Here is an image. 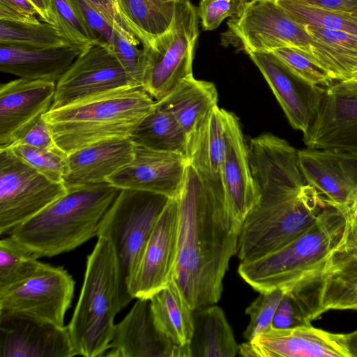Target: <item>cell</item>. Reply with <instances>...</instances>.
Segmentation results:
<instances>
[{
  "label": "cell",
  "mask_w": 357,
  "mask_h": 357,
  "mask_svg": "<svg viewBox=\"0 0 357 357\" xmlns=\"http://www.w3.org/2000/svg\"><path fill=\"white\" fill-rule=\"evenodd\" d=\"M176 197L178 257L173 280L195 310L220 300L229 261L237 254L242 222L227 202L213 197L189 164Z\"/></svg>",
  "instance_id": "obj_1"
},
{
  "label": "cell",
  "mask_w": 357,
  "mask_h": 357,
  "mask_svg": "<svg viewBox=\"0 0 357 357\" xmlns=\"http://www.w3.org/2000/svg\"><path fill=\"white\" fill-rule=\"evenodd\" d=\"M155 103L142 86L126 87L50 109L43 118L56 145L68 155L98 142L130 138Z\"/></svg>",
  "instance_id": "obj_2"
},
{
  "label": "cell",
  "mask_w": 357,
  "mask_h": 357,
  "mask_svg": "<svg viewBox=\"0 0 357 357\" xmlns=\"http://www.w3.org/2000/svg\"><path fill=\"white\" fill-rule=\"evenodd\" d=\"M121 189L108 182L68 190V193L9 234L39 257L80 246L98 232Z\"/></svg>",
  "instance_id": "obj_3"
},
{
  "label": "cell",
  "mask_w": 357,
  "mask_h": 357,
  "mask_svg": "<svg viewBox=\"0 0 357 357\" xmlns=\"http://www.w3.org/2000/svg\"><path fill=\"white\" fill-rule=\"evenodd\" d=\"M119 312L115 255L108 241L98 237L87 257L80 295L67 326L77 356H105Z\"/></svg>",
  "instance_id": "obj_4"
},
{
  "label": "cell",
  "mask_w": 357,
  "mask_h": 357,
  "mask_svg": "<svg viewBox=\"0 0 357 357\" xmlns=\"http://www.w3.org/2000/svg\"><path fill=\"white\" fill-rule=\"evenodd\" d=\"M345 222L346 213L327 206L304 233L272 252L241 262L238 272L259 293L287 290L327 257L342 236Z\"/></svg>",
  "instance_id": "obj_5"
},
{
  "label": "cell",
  "mask_w": 357,
  "mask_h": 357,
  "mask_svg": "<svg viewBox=\"0 0 357 357\" xmlns=\"http://www.w3.org/2000/svg\"><path fill=\"white\" fill-rule=\"evenodd\" d=\"M169 199L122 189L102 220L97 237L107 240L115 255L119 312L133 299L132 283L155 224Z\"/></svg>",
  "instance_id": "obj_6"
},
{
  "label": "cell",
  "mask_w": 357,
  "mask_h": 357,
  "mask_svg": "<svg viewBox=\"0 0 357 357\" xmlns=\"http://www.w3.org/2000/svg\"><path fill=\"white\" fill-rule=\"evenodd\" d=\"M328 205L310 185L259 199L243 220L237 256L242 261L259 258L294 240L309 229Z\"/></svg>",
  "instance_id": "obj_7"
},
{
  "label": "cell",
  "mask_w": 357,
  "mask_h": 357,
  "mask_svg": "<svg viewBox=\"0 0 357 357\" xmlns=\"http://www.w3.org/2000/svg\"><path fill=\"white\" fill-rule=\"evenodd\" d=\"M288 291L311 321L329 310L357 311V219L351 209L335 246Z\"/></svg>",
  "instance_id": "obj_8"
},
{
  "label": "cell",
  "mask_w": 357,
  "mask_h": 357,
  "mask_svg": "<svg viewBox=\"0 0 357 357\" xmlns=\"http://www.w3.org/2000/svg\"><path fill=\"white\" fill-rule=\"evenodd\" d=\"M199 18L197 8L189 0L177 1L170 29L146 46L142 87L155 100H162L181 82L193 75Z\"/></svg>",
  "instance_id": "obj_9"
},
{
  "label": "cell",
  "mask_w": 357,
  "mask_h": 357,
  "mask_svg": "<svg viewBox=\"0 0 357 357\" xmlns=\"http://www.w3.org/2000/svg\"><path fill=\"white\" fill-rule=\"evenodd\" d=\"M68 193L63 183L51 181L17 157L0 149V234H9Z\"/></svg>",
  "instance_id": "obj_10"
},
{
  "label": "cell",
  "mask_w": 357,
  "mask_h": 357,
  "mask_svg": "<svg viewBox=\"0 0 357 357\" xmlns=\"http://www.w3.org/2000/svg\"><path fill=\"white\" fill-rule=\"evenodd\" d=\"M225 33L227 43L247 54L271 52L283 47L309 51L310 36L277 0H250L243 10L231 17Z\"/></svg>",
  "instance_id": "obj_11"
},
{
  "label": "cell",
  "mask_w": 357,
  "mask_h": 357,
  "mask_svg": "<svg viewBox=\"0 0 357 357\" xmlns=\"http://www.w3.org/2000/svg\"><path fill=\"white\" fill-rule=\"evenodd\" d=\"M74 289L75 281L63 267L43 263L29 280L0 292V314L25 316L63 327Z\"/></svg>",
  "instance_id": "obj_12"
},
{
  "label": "cell",
  "mask_w": 357,
  "mask_h": 357,
  "mask_svg": "<svg viewBox=\"0 0 357 357\" xmlns=\"http://www.w3.org/2000/svg\"><path fill=\"white\" fill-rule=\"evenodd\" d=\"M139 86L104 42L82 52L56 83L50 109L64 107L110 91Z\"/></svg>",
  "instance_id": "obj_13"
},
{
  "label": "cell",
  "mask_w": 357,
  "mask_h": 357,
  "mask_svg": "<svg viewBox=\"0 0 357 357\" xmlns=\"http://www.w3.org/2000/svg\"><path fill=\"white\" fill-rule=\"evenodd\" d=\"M298 155L307 183L328 206L346 213L357 204V153L306 148Z\"/></svg>",
  "instance_id": "obj_14"
},
{
  "label": "cell",
  "mask_w": 357,
  "mask_h": 357,
  "mask_svg": "<svg viewBox=\"0 0 357 357\" xmlns=\"http://www.w3.org/2000/svg\"><path fill=\"white\" fill-rule=\"evenodd\" d=\"M178 202L170 198L159 215L130 287L132 298H149L173 279L178 257Z\"/></svg>",
  "instance_id": "obj_15"
},
{
  "label": "cell",
  "mask_w": 357,
  "mask_h": 357,
  "mask_svg": "<svg viewBox=\"0 0 357 357\" xmlns=\"http://www.w3.org/2000/svg\"><path fill=\"white\" fill-rule=\"evenodd\" d=\"M298 151L285 139L271 133L250 140L248 158L259 199L298 190L307 183Z\"/></svg>",
  "instance_id": "obj_16"
},
{
  "label": "cell",
  "mask_w": 357,
  "mask_h": 357,
  "mask_svg": "<svg viewBox=\"0 0 357 357\" xmlns=\"http://www.w3.org/2000/svg\"><path fill=\"white\" fill-rule=\"evenodd\" d=\"M188 165L183 155L135 144L132 161L110 176L107 182L121 190L146 191L174 198L181 189Z\"/></svg>",
  "instance_id": "obj_17"
},
{
  "label": "cell",
  "mask_w": 357,
  "mask_h": 357,
  "mask_svg": "<svg viewBox=\"0 0 357 357\" xmlns=\"http://www.w3.org/2000/svg\"><path fill=\"white\" fill-rule=\"evenodd\" d=\"M238 353L257 357H349L342 333L324 331L312 324L290 328L271 327L239 345Z\"/></svg>",
  "instance_id": "obj_18"
},
{
  "label": "cell",
  "mask_w": 357,
  "mask_h": 357,
  "mask_svg": "<svg viewBox=\"0 0 357 357\" xmlns=\"http://www.w3.org/2000/svg\"><path fill=\"white\" fill-rule=\"evenodd\" d=\"M105 356L191 357L189 344H176L158 328L149 298H137L123 319L115 324Z\"/></svg>",
  "instance_id": "obj_19"
},
{
  "label": "cell",
  "mask_w": 357,
  "mask_h": 357,
  "mask_svg": "<svg viewBox=\"0 0 357 357\" xmlns=\"http://www.w3.org/2000/svg\"><path fill=\"white\" fill-rule=\"evenodd\" d=\"M248 54L268 82L291 126L305 133L316 118L325 87L300 79L271 52Z\"/></svg>",
  "instance_id": "obj_20"
},
{
  "label": "cell",
  "mask_w": 357,
  "mask_h": 357,
  "mask_svg": "<svg viewBox=\"0 0 357 357\" xmlns=\"http://www.w3.org/2000/svg\"><path fill=\"white\" fill-rule=\"evenodd\" d=\"M77 356L68 326L28 317L0 314V357Z\"/></svg>",
  "instance_id": "obj_21"
},
{
  "label": "cell",
  "mask_w": 357,
  "mask_h": 357,
  "mask_svg": "<svg viewBox=\"0 0 357 357\" xmlns=\"http://www.w3.org/2000/svg\"><path fill=\"white\" fill-rule=\"evenodd\" d=\"M307 148L357 153V90L325 87L316 118L303 134Z\"/></svg>",
  "instance_id": "obj_22"
},
{
  "label": "cell",
  "mask_w": 357,
  "mask_h": 357,
  "mask_svg": "<svg viewBox=\"0 0 357 357\" xmlns=\"http://www.w3.org/2000/svg\"><path fill=\"white\" fill-rule=\"evenodd\" d=\"M56 82L18 78L0 86V149L52 105Z\"/></svg>",
  "instance_id": "obj_23"
},
{
  "label": "cell",
  "mask_w": 357,
  "mask_h": 357,
  "mask_svg": "<svg viewBox=\"0 0 357 357\" xmlns=\"http://www.w3.org/2000/svg\"><path fill=\"white\" fill-rule=\"evenodd\" d=\"M225 153L222 178L227 202L236 218L243 220L257 205L259 194L248 158V145L237 116L222 109Z\"/></svg>",
  "instance_id": "obj_24"
},
{
  "label": "cell",
  "mask_w": 357,
  "mask_h": 357,
  "mask_svg": "<svg viewBox=\"0 0 357 357\" xmlns=\"http://www.w3.org/2000/svg\"><path fill=\"white\" fill-rule=\"evenodd\" d=\"M135 143L130 138L91 144L67 155L63 182L67 190L107 182V179L134 158Z\"/></svg>",
  "instance_id": "obj_25"
},
{
  "label": "cell",
  "mask_w": 357,
  "mask_h": 357,
  "mask_svg": "<svg viewBox=\"0 0 357 357\" xmlns=\"http://www.w3.org/2000/svg\"><path fill=\"white\" fill-rule=\"evenodd\" d=\"M225 153L222 109L216 106L200 128L188 137L187 158L213 197L227 202L222 178Z\"/></svg>",
  "instance_id": "obj_26"
},
{
  "label": "cell",
  "mask_w": 357,
  "mask_h": 357,
  "mask_svg": "<svg viewBox=\"0 0 357 357\" xmlns=\"http://www.w3.org/2000/svg\"><path fill=\"white\" fill-rule=\"evenodd\" d=\"M84 50L76 45L53 48L0 45V70L21 78L56 83Z\"/></svg>",
  "instance_id": "obj_27"
},
{
  "label": "cell",
  "mask_w": 357,
  "mask_h": 357,
  "mask_svg": "<svg viewBox=\"0 0 357 357\" xmlns=\"http://www.w3.org/2000/svg\"><path fill=\"white\" fill-rule=\"evenodd\" d=\"M158 102L174 115L189 137L218 106V91L212 82L197 79L192 75Z\"/></svg>",
  "instance_id": "obj_28"
},
{
  "label": "cell",
  "mask_w": 357,
  "mask_h": 357,
  "mask_svg": "<svg viewBox=\"0 0 357 357\" xmlns=\"http://www.w3.org/2000/svg\"><path fill=\"white\" fill-rule=\"evenodd\" d=\"M310 36L307 53L335 82L344 81L357 73V36L342 31L305 26Z\"/></svg>",
  "instance_id": "obj_29"
},
{
  "label": "cell",
  "mask_w": 357,
  "mask_h": 357,
  "mask_svg": "<svg viewBox=\"0 0 357 357\" xmlns=\"http://www.w3.org/2000/svg\"><path fill=\"white\" fill-rule=\"evenodd\" d=\"M191 357H234L238 353L232 329L223 310L210 305L194 310Z\"/></svg>",
  "instance_id": "obj_30"
},
{
  "label": "cell",
  "mask_w": 357,
  "mask_h": 357,
  "mask_svg": "<svg viewBox=\"0 0 357 357\" xmlns=\"http://www.w3.org/2000/svg\"><path fill=\"white\" fill-rule=\"evenodd\" d=\"M149 299L158 328L176 344H190L194 331V310L174 280Z\"/></svg>",
  "instance_id": "obj_31"
},
{
  "label": "cell",
  "mask_w": 357,
  "mask_h": 357,
  "mask_svg": "<svg viewBox=\"0 0 357 357\" xmlns=\"http://www.w3.org/2000/svg\"><path fill=\"white\" fill-rule=\"evenodd\" d=\"M176 2V0H118L115 6L126 26L144 45H149L172 26Z\"/></svg>",
  "instance_id": "obj_32"
},
{
  "label": "cell",
  "mask_w": 357,
  "mask_h": 357,
  "mask_svg": "<svg viewBox=\"0 0 357 357\" xmlns=\"http://www.w3.org/2000/svg\"><path fill=\"white\" fill-rule=\"evenodd\" d=\"M130 139L137 145L187 157V133L174 115L158 101L137 126Z\"/></svg>",
  "instance_id": "obj_33"
},
{
  "label": "cell",
  "mask_w": 357,
  "mask_h": 357,
  "mask_svg": "<svg viewBox=\"0 0 357 357\" xmlns=\"http://www.w3.org/2000/svg\"><path fill=\"white\" fill-rule=\"evenodd\" d=\"M39 256L9 235L0 241V292L32 278L43 263Z\"/></svg>",
  "instance_id": "obj_34"
},
{
  "label": "cell",
  "mask_w": 357,
  "mask_h": 357,
  "mask_svg": "<svg viewBox=\"0 0 357 357\" xmlns=\"http://www.w3.org/2000/svg\"><path fill=\"white\" fill-rule=\"evenodd\" d=\"M0 45L53 48L75 44L58 28L47 22L19 24L0 21Z\"/></svg>",
  "instance_id": "obj_35"
},
{
  "label": "cell",
  "mask_w": 357,
  "mask_h": 357,
  "mask_svg": "<svg viewBox=\"0 0 357 357\" xmlns=\"http://www.w3.org/2000/svg\"><path fill=\"white\" fill-rule=\"evenodd\" d=\"M113 27L109 45L128 74L142 86L146 67V45L126 26L117 11Z\"/></svg>",
  "instance_id": "obj_36"
},
{
  "label": "cell",
  "mask_w": 357,
  "mask_h": 357,
  "mask_svg": "<svg viewBox=\"0 0 357 357\" xmlns=\"http://www.w3.org/2000/svg\"><path fill=\"white\" fill-rule=\"evenodd\" d=\"M52 24L72 43L84 50L101 42L76 0H52Z\"/></svg>",
  "instance_id": "obj_37"
},
{
  "label": "cell",
  "mask_w": 357,
  "mask_h": 357,
  "mask_svg": "<svg viewBox=\"0 0 357 357\" xmlns=\"http://www.w3.org/2000/svg\"><path fill=\"white\" fill-rule=\"evenodd\" d=\"M289 15L301 25L342 31L357 36V18L351 13L328 10L293 0H277Z\"/></svg>",
  "instance_id": "obj_38"
},
{
  "label": "cell",
  "mask_w": 357,
  "mask_h": 357,
  "mask_svg": "<svg viewBox=\"0 0 357 357\" xmlns=\"http://www.w3.org/2000/svg\"><path fill=\"white\" fill-rule=\"evenodd\" d=\"M271 53L294 75L312 85L327 87L335 82L328 73L302 49L283 47Z\"/></svg>",
  "instance_id": "obj_39"
},
{
  "label": "cell",
  "mask_w": 357,
  "mask_h": 357,
  "mask_svg": "<svg viewBox=\"0 0 357 357\" xmlns=\"http://www.w3.org/2000/svg\"><path fill=\"white\" fill-rule=\"evenodd\" d=\"M13 153L38 172L56 183H63V178L67 155L25 144L8 147Z\"/></svg>",
  "instance_id": "obj_40"
},
{
  "label": "cell",
  "mask_w": 357,
  "mask_h": 357,
  "mask_svg": "<svg viewBox=\"0 0 357 357\" xmlns=\"http://www.w3.org/2000/svg\"><path fill=\"white\" fill-rule=\"evenodd\" d=\"M286 291L278 289L260 293L246 308L245 312L250 318L243 333V337L247 341H251L271 327L276 309Z\"/></svg>",
  "instance_id": "obj_41"
},
{
  "label": "cell",
  "mask_w": 357,
  "mask_h": 357,
  "mask_svg": "<svg viewBox=\"0 0 357 357\" xmlns=\"http://www.w3.org/2000/svg\"><path fill=\"white\" fill-rule=\"evenodd\" d=\"M250 0H201L197 8L202 29H217L227 17L239 14Z\"/></svg>",
  "instance_id": "obj_42"
},
{
  "label": "cell",
  "mask_w": 357,
  "mask_h": 357,
  "mask_svg": "<svg viewBox=\"0 0 357 357\" xmlns=\"http://www.w3.org/2000/svg\"><path fill=\"white\" fill-rule=\"evenodd\" d=\"M311 322L299 301L287 290L276 309L271 327L290 328L310 325Z\"/></svg>",
  "instance_id": "obj_43"
},
{
  "label": "cell",
  "mask_w": 357,
  "mask_h": 357,
  "mask_svg": "<svg viewBox=\"0 0 357 357\" xmlns=\"http://www.w3.org/2000/svg\"><path fill=\"white\" fill-rule=\"evenodd\" d=\"M13 144H25L65 153L56 145L51 130L48 124L43 119V115L38 117L24 128L8 146Z\"/></svg>",
  "instance_id": "obj_44"
},
{
  "label": "cell",
  "mask_w": 357,
  "mask_h": 357,
  "mask_svg": "<svg viewBox=\"0 0 357 357\" xmlns=\"http://www.w3.org/2000/svg\"><path fill=\"white\" fill-rule=\"evenodd\" d=\"M38 12L29 0H0V21L29 24L38 22Z\"/></svg>",
  "instance_id": "obj_45"
},
{
  "label": "cell",
  "mask_w": 357,
  "mask_h": 357,
  "mask_svg": "<svg viewBox=\"0 0 357 357\" xmlns=\"http://www.w3.org/2000/svg\"><path fill=\"white\" fill-rule=\"evenodd\" d=\"M81 7L90 27L101 42L110 44L113 36L114 22L109 20L88 0H76Z\"/></svg>",
  "instance_id": "obj_46"
},
{
  "label": "cell",
  "mask_w": 357,
  "mask_h": 357,
  "mask_svg": "<svg viewBox=\"0 0 357 357\" xmlns=\"http://www.w3.org/2000/svg\"><path fill=\"white\" fill-rule=\"evenodd\" d=\"M296 2L336 12L353 13L357 11V0H293Z\"/></svg>",
  "instance_id": "obj_47"
},
{
  "label": "cell",
  "mask_w": 357,
  "mask_h": 357,
  "mask_svg": "<svg viewBox=\"0 0 357 357\" xmlns=\"http://www.w3.org/2000/svg\"><path fill=\"white\" fill-rule=\"evenodd\" d=\"M99 10L108 20L113 21L116 17V7L113 0H88Z\"/></svg>",
  "instance_id": "obj_48"
},
{
  "label": "cell",
  "mask_w": 357,
  "mask_h": 357,
  "mask_svg": "<svg viewBox=\"0 0 357 357\" xmlns=\"http://www.w3.org/2000/svg\"><path fill=\"white\" fill-rule=\"evenodd\" d=\"M342 340L349 357H357V329L342 334Z\"/></svg>",
  "instance_id": "obj_49"
},
{
  "label": "cell",
  "mask_w": 357,
  "mask_h": 357,
  "mask_svg": "<svg viewBox=\"0 0 357 357\" xmlns=\"http://www.w3.org/2000/svg\"><path fill=\"white\" fill-rule=\"evenodd\" d=\"M327 87L333 91L357 90V73L346 80L334 82Z\"/></svg>",
  "instance_id": "obj_50"
},
{
  "label": "cell",
  "mask_w": 357,
  "mask_h": 357,
  "mask_svg": "<svg viewBox=\"0 0 357 357\" xmlns=\"http://www.w3.org/2000/svg\"><path fill=\"white\" fill-rule=\"evenodd\" d=\"M31 3L33 5L35 8L36 9L38 12V16L39 17L40 20L45 22L50 23V19L47 14V11L46 9V7L43 1V0H29Z\"/></svg>",
  "instance_id": "obj_51"
},
{
  "label": "cell",
  "mask_w": 357,
  "mask_h": 357,
  "mask_svg": "<svg viewBox=\"0 0 357 357\" xmlns=\"http://www.w3.org/2000/svg\"><path fill=\"white\" fill-rule=\"evenodd\" d=\"M351 210L353 211L357 219V204L352 208H351Z\"/></svg>",
  "instance_id": "obj_52"
},
{
  "label": "cell",
  "mask_w": 357,
  "mask_h": 357,
  "mask_svg": "<svg viewBox=\"0 0 357 357\" xmlns=\"http://www.w3.org/2000/svg\"><path fill=\"white\" fill-rule=\"evenodd\" d=\"M351 15H354L355 17H356V18H357V11H356V12H354V13H351Z\"/></svg>",
  "instance_id": "obj_53"
},
{
  "label": "cell",
  "mask_w": 357,
  "mask_h": 357,
  "mask_svg": "<svg viewBox=\"0 0 357 357\" xmlns=\"http://www.w3.org/2000/svg\"><path fill=\"white\" fill-rule=\"evenodd\" d=\"M114 2H117L118 0H113Z\"/></svg>",
  "instance_id": "obj_54"
},
{
  "label": "cell",
  "mask_w": 357,
  "mask_h": 357,
  "mask_svg": "<svg viewBox=\"0 0 357 357\" xmlns=\"http://www.w3.org/2000/svg\"><path fill=\"white\" fill-rule=\"evenodd\" d=\"M176 1H181V0H176Z\"/></svg>",
  "instance_id": "obj_55"
}]
</instances>
